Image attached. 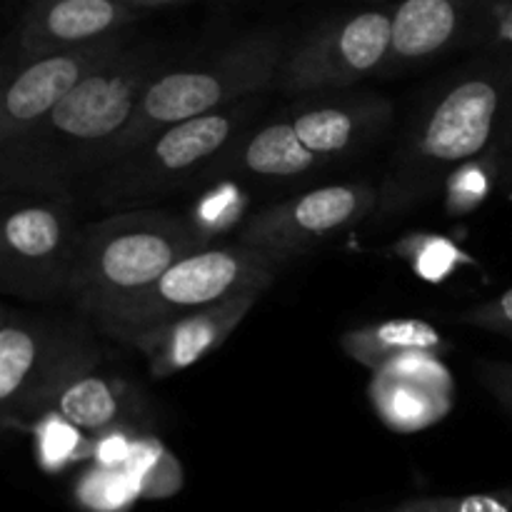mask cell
Listing matches in <instances>:
<instances>
[{"mask_svg":"<svg viewBox=\"0 0 512 512\" xmlns=\"http://www.w3.org/2000/svg\"><path fill=\"white\" fill-rule=\"evenodd\" d=\"M512 148V43L488 45L428 85L383 178L373 228L433 203L465 165Z\"/></svg>","mask_w":512,"mask_h":512,"instance_id":"6da1fadb","label":"cell"},{"mask_svg":"<svg viewBox=\"0 0 512 512\" xmlns=\"http://www.w3.org/2000/svg\"><path fill=\"white\" fill-rule=\"evenodd\" d=\"M173 60L155 43H130L95 68L48 118L0 155L5 193H68L80 175H98L115 140L138 113L150 80Z\"/></svg>","mask_w":512,"mask_h":512,"instance_id":"7a4b0ae2","label":"cell"},{"mask_svg":"<svg viewBox=\"0 0 512 512\" xmlns=\"http://www.w3.org/2000/svg\"><path fill=\"white\" fill-rule=\"evenodd\" d=\"M393 113V100L373 90L308 95L250 128L205 180L303 178L368 148L388 130Z\"/></svg>","mask_w":512,"mask_h":512,"instance_id":"3957f363","label":"cell"},{"mask_svg":"<svg viewBox=\"0 0 512 512\" xmlns=\"http://www.w3.org/2000/svg\"><path fill=\"white\" fill-rule=\"evenodd\" d=\"M290 45L288 30L268 25L235 35L200 58L170 63L150 80L138 113L108 150L100 170L138 150L165 128L268 93L278 85Z\"/></svg>","mask_w":512,"mask_h":512,"instance_id":"277c9868","label":"cell"},{"mask_svg":"<svg viewBox=\"0 0 512 512\" xmlns=\"http://www.w3.org/2000/svg\"><path fill=\"white\" fill-rule=\"evenodd\" d=\"M208 238L183 215L158 208L110 213L85 223L73 305L93 320L143 293L175 263L205 248Z\"/></svg>","mask_w":512,"mask_h":512,"instance_id":"5b68a950","label":"cell"},{"mask_svg":"<svg viewBox=\"0 0 512 512\" xmlns=\"http://www.w3.org/2000/svg\"><path fill=\"white\" fill-rule=\"evenodd\" d=\"M260 98L165 128L98 173L95 203L110 213L150 208L160 198L205 183L210 170L253 128Z\"/></svg>","mask_w":512,"mask_h":512,"instance_id":"8992f818","label":"cell"},{"mask_svg":"<svg viewBox=\"0 0 512 512\" xmlns=\"http://www.w3.org/2000/svg\"><path fill=\"white\" fill-rule=\"evenodd\" d=\"M90 320H63L3 308L0 328V410L5 423H38L60 395L95 373L103 350Z\"/></svg>","mask_w":512,"mask_h":512,"instance_id":"52a82bcc","label":"cell"},{"mask_svg":"<svg viewBox=\"0 0 512 512\" xmlns=\"http://www.w3.org/2000/svg\"><path fill=\"white\" fill-rule=\"evenodd\" d=\"M280 268L283 260L248 245L203 248L175 263L143 293L103 310L90 323L105 338L130 345L140 335L195 310L238 295L265 293L278 278Z\"/></svg>","mask_w":512,"mask_h":512,"instance_id":"ba28073f","label":"cell"},{"mask_svg":"<svg viewBox=\"0 0 512 512\" xmlns=\"http://www.w3.org/2000/svg\"><path fill=\"white\" fill-rule=\"evenodd\" d=\"M85 225L70 193H5L0 290L28 303H73Z\"/></svg>","mask_w":512,"mask_h":512,"instance_id":"9c48e42d","label":"cell"},{"mask_svg":"<svg viewBox=\"0 0 512 512\" xmlns=\"http://www.w3.org/2000/svg\"><path fill=\"white\" fill-rule=\"evenodd\" d=\"M393 40V3L330 15L290 45L278 85L285 95H328L380 78Z\"/></svg>","mask_w":512,"mask_h":512,"instance_id":"30bf717a","label":"cell"},{"mask_svg":"<svg viewBox=\"0 0 512 512\" xmlns=\"http://www.w3.org/2000/svg\"><path fill=\"white\" fill-rule=\"evenodd\" d=\"M375 205L378 185L373 183L323 185L253 213L238 228L235 243L288 263L373 218Z\"/></svg>","mask_w":512,"mask_h":512,"instance_id":"8fae6325","label":"cell"},{"mask_svg":"<svg viewBox=\"0 0 512 512\" xmlns=\"http://www.w3.org/2000/svg\"><path fill=\"white\" fill-rule=\"evenodd\" d=\"M488 45H498L493 0H393V40L380 78Z\"/></svg>","mask_w":512,"mask_h":512,"instance_id":"7c38bea8","label":"cell"},{"mask_svg":"<svg viewBox=\"0 0 512 512\" xmlns=\"http://www.w3.org/2000/svg\"><path fill=\"white\" fill-rule=\"evenodd\" d=\"M128 45L130 40L118 35L85 48L60 50L8 65L0 90V155L15 148L95 68L108 63Z\"/></svg>","mask_w":512,"mask_h":512,"instance_id":"4fadbf2b","label":"cell"},{"mask_svg":"<svg viewBox=\"0 0 512 512\" xmlns=\"http://www.w3.org/2000/svg\"><path fill=\"white\" fill-rule=\"evenodd\" d=\"M143 13L125 0H30L15 30L8 65L118 38Z\"/></svg>","mask_w":512,"mask_h":512,"instance_id":"5bb4252c","label":"cell"},{"mask_svg":"<svg viewBox=\"0 0 512 512\" xmlns=\"http://www.w3.org/2000/svg\"><path fill=\"white\" fill-rule=\"evenodd\" d=\"M260 298L263 293H248L210 305V308L195 310V313L140 335L130 343V348L145 355L148 370L155 380L173 378L223 348Z\"/></svg>","mask_w":512,"mask_h":512,"instance_id":"9a60e30c","label":"cell"},{"mask_svg":"<svg viewBox=\"0 0 512 512\" xmlns=\"http://www.w3.org/2000/svg\"><path fill=\"white\" fill-rule=\"evenodd\" d=\"M340 345L350 358L380 375L413 360L435 358L443 350V335L425 320L395 318L350 330Z\"/></svg>","mask_w":512,"mask_h":512,"instance_id":"2e32d148","label":"cell"},{"mask_svg":"<svg viewBox=\"0 0 512 512\" xmlns=\"http://www.w3.org/2000/svg\"><path fill=\"white\" fill-rule=\"evenodd\" d=\"M440 385L418 383L405 368H390L375 380V403L388 420H398V425L418 428L433 420L440 413ZM443 398V395H440Z\"/></svg>","mask_w":512,"mask_h":512,"instance_id":"e0dca14e","label":"cell"},{"mask_svg":"<svg viewBox=\"0 0 512 512\" xmlns=\"http://www.w3.org/2000/svg\"><path fill=\"white\" fill-rule=\"evenodd\" d=\"M53 413H58L73 428L108 430L123 415L120 388L98 375H88L60 395Z\"/></svg>","mask_w":512,"mask_h":512,"instance_id":"ac0fdd59","label":"cell"},{"mask_svg":"<svg viewBox=\"0 0 512 512\" xmlns=\"http://www.w3.org/2000/svg\"><path fill=\"white\" fill-rule=\"evenodd\" d=\"M138 493L140 488L130 475L100 473L85 480L78 490V500L90 512H120L133 503Z\"/></svg>","mask_w":512,"mask_h":512,"instance_id":"d6986e66","label":"cell"},{"mask_svg":"<svg viewBox=\"0 0 512 512\" xmlns=\"http://www.w3.org/2000/svg\"><path fill=\"white\" fill-rule=\"evenodd\" d=\"M393 512H512V488L460 498H420L400 503Z\"/></svg>","mask_w":512,"mask_h":512,"instance_id":"ffe728a7","label":"cell"},{"mask_svg":"<svg viewBox=\"0 0 512 512\" xmlns=\"http://www.w3.org/2000/svg\"><path fill=\"white\" fill-rule=\"evenodd\" d=\"M450 323L468 325V328H478L485 330V333L508 335V338H512V288L500 293L498 298L485 300V303L475 305V308L453 315Z\"/></svg>","mask_w":512,"mask_h":512,"instance_id":"44dd1931","label":"cell"},{"mask_svg":"<svg viewBox=\"0 0 512 512\" xmlns=\"http://www.w3.org/2000/svg\"><path fill=\"white\" fill-rule=\"evenodd\" d=\"M473 370L478 383L498 400L500 408L508 413L512 410V363L510 360L475 358Z\"/></svg>","mask_w":512,"mask_h":512,"instance_id":"7402d4cb","label":"cell"},{"mask_svg":"<svg viewBox=\"0 0 512 512\" xmlns=\"http://www.w3.org/2000/svg\"><path fill=\"white\" fill-rule=\"evenodd\" d=\"M128 5L138 10H153V8H168V5H178L185 3V0H125Z\"/></svg>","mask_w":512,"mask_h":512,"instance_id":"603a6c76","label":"cell"},{"mask_svg":"<svg viewBox=\"0 0 512 512\" xmlns=\"http://www.w3.org/2000/svg\"><path fill=\"white\" fill-rule=\"evenodd\" d=\"M365 3H370V5H373V3H393V0H365Z\"/></svg>","mask_w":512,"mask_h":512,"instance_id":"cb8c5ba5","label":"cell"},{"mask_svg":"<svg viewBox=\"0 0 512 512\" xmlns=\"http://www.w3.org/2000/svg\"><path fill=\"white\" fill-rule=\"evenodd\" d=\"M508 415H510V418H512V410H508Z\"/></svg>","mask_w":512,"mask_h":512,"instance_id":"d4e9b609","label":"cell"}]
</instances>
